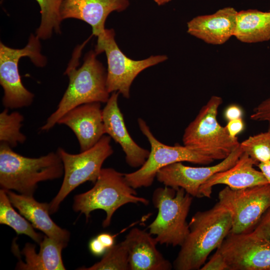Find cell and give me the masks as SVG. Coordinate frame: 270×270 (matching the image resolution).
Returning a JSON list of instances; mask_svg holds the SVG:
<instances>
[{"label":"cell","mask_w":270,"mask_h":270,"mask_svg":"<svg viewBox=\"0 0 270 270\" xmlns=\"http://www.w3.org/2000/svg\"><path fill=\"white\" fill-rule=\"evenodd\" d=\"M188 226V233L172 264L174 270H200L210 253L220 246L230 232L232 214L218 202L208 210L196 212Z\"/></svg>","instance_id":"6da1fadb"},{"label":"cell","mask_w":270,"mask_h":270,"mask_svg":"<svg viewBox=\"0 0 270 270\" xmlns=\"http://www.w3.org/2000/svg\"><path fill=\"white\" fill-rule=\"evenodd\" d=\"M88 41L75 50L64 72L69 78L68 86L56 110L40 127L42 131L52 129L62 116L76 106L94 102L106 103L108 100L110 93L106 88V72L97 60L94 50L86 54L82 66L76 68L82 50Z\"/></svg>","instance_id":"7a4b0ae2"},{"label":"cell","mask_w":270,"mask_h":270,"mask_svg":"<svg viewBox=\"0 0 270 270\" xmlns=\"http://www.w3.org/2000/svg\"><path fill=\"white\" fill-rule=\"evenodd\" d=\"M62 160L57 152L38 158H28L14 151L7 144H0L1 188L33 196L38 184L64 176Z\"/></svg>","instance_id":"3957f363"},{"label":"cell","mask_w":270,"mask_h":270,"mask_svg":"<svg viewBox=\"0 0 270 270\" xmlns=\"http://www.w3.org/2000/svg\"><path fill=\"white\" fill-rule=\"evenodd\" d=\"M130 203L146 206L149 201L137 196L135 189L126 180L124 174L107 168H102L91 189L74 196L72 208L75 212L84 214L86 220L92 211L104 210L106 217L102 225L106 228L110 225L116 210Z\"/></svg>","instance_id":"277c9868"},{"label":"cell","mask_w":270,"mask_h":270,"mask_svg":"<svg viewBox=\"0 0 270 270\" xmlns=\"http://www.w3.org/2000/svg\"><path fill=\"white\" fill-rule=\"evenodd\" d=\"M222 102V98L212 96L186 128L182 136L184 146L214 160L226 158L240 145L238 138L230 136L226 126L218 121Z\"/></svg>","instance_id":"5b68a950"},{"label":"cell","mask_w":270,"mask_h":270,"mask_svg":"<svg viewBox=\"0 0 270 270\" xmlns=\"http://www.w3.org/2000/svg\"><path fill=\"white\" fill-rule=\"evenodd\" d=\"M192 198L182 188L164 186L154 190L152 202L158 211L148 228L158 244L172 246L182 245L189 232L186 218Z\"/></svg>","instance_id":"8992f818"},{"label":"cell","mask_w":270,"mask_h":270,"mask_svg":"<svg viewBox=\"0 0 270 270\" xmlns=\"http://www.w3.org/2000/svg\"><path fill=\"white\" fill-rule=\"evenodd\" d=\"M111 138L104 135L92 148L78 154L58 148L56 152L64 166V178L58 194L49 204L50 214L58 211L61 202L78 186L86 182H96L104 162L114 152Z\"/></svg>","instance_id":"52a82bcc"},{"label":"cell","mask_w":270,"mask_h":270,"mask_svg":"<svg viewBox=\"0 0 270 270\" xmlns=\"http://www.w3.org/2000/svg\"><path fill=\"white\" fill-rule=\"evenodd\" d=\"M40 51V38L32 34L23 48H12L0 43V84L4 92L2 104L5 108H20L32 104L34 96L22 82L18 62L21 58L28 56L36 66H44L46 58Z\"/></svg>","instance_id":"ba28073f"},{"label":"cell","mask_w":270,"mask_h":270,"mask_svg":"<svg viewBox=\"0 0 270 270\" xmlns=\"http://www.w3.org/2000/svg\"><path fill=\"white\" fill-rule=\"evenodd\" d=\"M138 122L141 132L150 143V150L146 162L138 170L124 174L127 182L134 189L150 186L158 171L172 164L187 162L208 164L214 161L208 156L184 146H171L161 142L154 136L143 119L138 118Z\"/></svg>","instance_id":"9c48e42d"},{"label":"cell","mask_w":270,"mask_h":270,"mask_svg":"<svg viewBox=\"0 0 270 270\" xmlns=\"http://www.w3.org/2000/svg\"><path fill=\"white\" fill-rule=\"evenodd\" d=\"M112 29H105L98 36L95 52H104L108 60L106 88L110 93L118 92L128 98L130 88L136 76L142 70L163 62L165 55L152 56L142 60H133L126 56L120 49L114 38Z\"/></svg>","instance_id":"30bf717a"},{"label":"cell","mask_w":270,"mask_h":270,"mask_svg":"<svg viewBox=\"0 0 270 270\" xmlns=\"http://www.w3.org/2000/svg\"><path fill=\"white\" fill-rule=\"evenodd\" d=\"M218 199L231 212L230 232H249L270 207V185L266 184L239 190L227 186L220 192Z\"/></svg>","instance_id":"8fae6325"},{"label":"cell","mask_w":270,"mask_h":270,"mask_svg":"<svg viewBox=\"0 0 270 270\" xmlns=\"http://www.w3.org/2000/svg\"><path fill=\"white\" fill-rule=\"evenodd\" d=\"M216 250L228 270H270V242L250 232H230Z\"/></svg>","instance_id":"7c38bea8"},{"label":"cell","mask_w":270,"mask_h":270,"mask_svg":"<svg viewBox=\"0 0 270 270\" xmlns=\"http://www.w3.org/2000/svg\"><path fill=\"white\" fill-rule=\"evenodd\" d=\"M242 153L240 145L227 158L212 166L193 167L182 162L173 163L160 168L156 178L165 186L182 188L192 197L200 198V186L216 173L233 166Z\"/></svg>","instance_id":"4fadbf2b"},{"label":"cell","mask_w":270,"mask_h":270,"mask_svg":"<svg viewBox=\"0 0 270 270\" xmlns=\"http://www.w3.org/2000/svg\"><path fill=\"white\" fill-rule=\"evenodd\" d=\"M57 124H64L74 132L80 152L94 146L106 134L100 102H94L76 106L66 112Z\"/></svg>","instance_id":"5bb4252c"},{"label":"cell","mask_w":270,"mask_h":270,"mask_svg":"<svg viewBox=\"0 0 270 270\" xmlns=\"http://www.w3.org/2000/svg\"><path fill=\"white\" fill-rule=\"evenodd\" d=\"M118 92H112L102 109L106 134L120 145L128 166L140 168L146 162L150 151L138 146L129 134L118 104Z\"/></svg>","instance_id":"9a60e30c"},{"label":"cell","mask_w":270,"mask_h":270,"mask_svg":"<svg viewBox=\"0 0 270 270\" xmlns=\"http://www.w3.org/2000/svg\"><path fill=\"white\" fill-rule=\"evenodd\" d=\"M127 250L130 270H170L172 264L156 248L154 237L134 228L122 241Z\"/></svg>","instance_id":"2e32d148"},{"label":"cell","mask_w":270,"mask_h":270,"mask_svg":"<svg viewBox=\"0 0 270 270\" xmlns=\"http://www.w3.org/2000/svg\"><path fill=\"white\" fill-rule=\"evenodd\" d=\"M128 0H64L62 5V20H80L92 28V34L98 36L105 30L104 24L108 14L122 11L128 6Z\"/></svg>","instance_id":"e0dca14e"},{"label":"cell","mask_w":270,"mask_h":270,"mask_svg":"<svg viewBox=\"0 0 270 270\" xmlns=\"http://www.w3.org/2000/svg\"><path fill=\"white\" fill-rule=\"evenodd\" d=\"M4 190L12 206L34 228L40 230L64 248L67 246L70 232L60 227L50 218L49 204L38 202L33 196L18 194L11 190Z\"/></svg>","instance_id":"ac0fdd59"},{"label":"cell","mask_w":270,"mask_h":270,"mask_svg":"<svg viewBox=\"0 0 270 270\" xmlns=\"http://www.w3.org/2000/svg\"><path fill=\"white\" fill-rule=\"evenodd\" d=\"M258 162L243 152L236 162L230 168L216 173L200 188L201 197H210L212 188L218 184H225L234 190L242 189L268 184L264 174L254 166Z\"/></svg>","instance_id":"d6986e66"},{"label":"cell","mask_w":270,"mask_h":270,"mask_svg":"<svg viewBox=\"0 0 270 270\" xmlns=\"http://www.w3.org/2000/svg\"><path fill=\"white\" fill-rule=\"evenodd\" d=\"M237 13L234 8L226 7L196 16L188 22V32L208 44H223L234 35Z\"/></svg>","instance_id":"ffe728a7"},{"label":"cell","mask_w":270,"mask_h":270,"mask_svg":"<svg viewBox=\"0 0 270 270\" xmlns=\"http://www.w3.org/2000/svg\"><path fill=\"white\" fill-rule=\"evenodd\" d=\"M40 249L36 253L35 245L27 243L22 250L25 262L20 260L16 270H64L62 252L65 248L56 240L44 236L40 244Z\"/></svg>","instance_id":"44dd1931"},{"label":"cell","mask_w":270,"mask_h":270,"mask_svg":"<svg viewBox=\"0 0 270 270\" xmlns=\"http://www.w3.org/2000/svg\"><path fill=\"white\" fill-rule=\"evenodd\" d=\"M240 41L255 43L270 40V10H248L238 12L234 35Z\"/></svg>","instance_id":"7402d4cb"},{"label":"cell","mask_w":270,"mask_h":270,"mask_svg":"<svg viewBox=\"0 0 270 270\" xmlns=\"http://www.w3.org/2000/svg\"><path fill=\"white\" fill-rule=\"evenodd\" d=\"M6 191L0 190V224L12 228L18 234H25L37 244L42 241L44 236L36 232L34 227L20 214L14 208Z\"/></svg>","instance_id":"603a6c76"},{"label":"cell","mask_w":270,"mask_h":270,"mask_svg":"<svg viewBox=\"0 0 270 270\" xmlns=\"http://www.w3.org/2000/svg\"><path fill=\"white\" fill-rule=\"evenodd\" d=\"M40 8L41 22L36 30L40 39L50 38L54 31L60 33V24L62 20L60 9L64 0H36Z\"/></svg>","instance_id":"cb8c5ba5"},{"label":"cell","mask_w":270,"mask_h":270,"mask_svg":"<svg viewBox=\"0 0 270 270\" xmlns=\"http://www.w3.org/2000/svg\"><path fill=\"white\" fill-rule=\"evenodd\" d=\"M24 116L18 112L8 113L5 108L0 114V142L6 143L12 148L25 142L26 137L20 132Z\"/></svg>","instance_id":"d4e9b609"},{"label":"cell","mask_w":270,"mask_h":270,"mask_svg":"<svg viewBox=\"0 0 270 270\" xmlns=\"http://www.w3.org/2000/svg\"><path fill=\"white\" fill-rule=\"evenodd\" d=\"M81 270H130L128 255L123 242L114 244L107 250L99 262Z\"/></svg>","instance_id":"484cf974"},{"label":"cell","mask_w":270,"mask_h":270,"mask_svg":"<svg viewBox=\"0 0 270 270\" xmlns=\"http://www.w3.org/2000/svg\"><path fill=\"white\" fill-rule=\"evenodd\" d=\"M240 146L258 164L270 160V133L268 131L249 136L240 143Z\"/></svg>","instance_id":"4316f807"},{"label":"cell","mask_w":270,"mask_h":270,"mask_svg":"<svg viewBox=\"0 0 270 270\" xmlns=\"http://www.w3.org/2000/svg\"><path fill=\"white\" fill-rule=\"evenodd\" d=\"M249 232L254 236L270 242V207L252 230Z\"/></svg>","instance_id":"83f0119b"},{"label":"cell","mask_w":270,"mask_h":270,"mask_svg":"<svg viewBox=\"0 0 270 270\" xmlns=\"http://www.w3.org/2000/svg\"><path fill=\"white\" fill-rule=\"evenodd\" d=\"M250 118L253 120L267 122L268 132L270 133V97L255 107Z\"/></svg>","instance_id":"f1b7e54d"},{"label":"cell","mask_w":270,"mask_h":270,"mask_svg":"<svg viewBox=\"0 0 270 270\" xmlns=\"http://www.w3.org/2000/svg\"><path fill=\"white\" fill-rule=\"evenodd\" d=\"M200 270H228V266L222 254L216 250Z\"/></svg>","instance_id":"f546056e"},{"label":"cell","mask_w":270,"mask_h":270,"mask_svg":"<svg viewBox=\"0 0 270 270\" xmlns=\"http://www.w3.org/2000/svg\"><path fill=\"white\" fill-rule=\"evenodd\" d=\"M226 127L230 136L236 138L244 130L245 126L242 118H240L228 121Z\"/></svg>","instance_id":"4dcf8cb0"},{"label":"cell","mask_w":270,"mask_h":270,"mask_svg":"<svg viewBox=\"0 0 270 270\" xmlns=\"http://www.w3.org/2000/svg\"><path fill=\"white\" fill-rule=\"evenodd\" d=\"M243 110L241 106L236 104L228 106L224 110V117L228 121L242 118Z\"/></svg>","instance_id":"1f68e13d"},{"label":"cell","mask_w":270,"mask_h":270,"mask_svg":"<svg viewBox=\"0 0 270 270\" xmlns=\"http://www.w3.org/2000/svg\"><path fill=\"white\" fill-rule=\"evenodd\" d=\"M88 247L90 252L95 256L104 255L107 251L106 248L96 237L90 240Z\"/></svg>","instance_id":"d6a6232c"},{"label":"cell","mask_w":270,"mask_h":270,"mask_svg":"<svg viewBox=\"0 0 270 270\" xmlns=\"http://www.w3.org/2000/svg\"><path fill=\"white\" fill-rule=\"evenodd\" d=\"M115 236L109 233L104 232L99 234L96 237L108 250L114 244Z\"/></svg>","instance_id":"836d02e7"},{"label":"cell","mask_w":270,"mask_h":270,"mask_svg":"<svg viewBox=\"0 0 270 270\" xmlns=\"http://www.w3.org/2000/svg\"><path fill=\"white\" fill-rule=\"evenodd\" d=\"M257 166L270 185V160L265 162L258 163Z\"/></svg>","instance_id":"e575fe53"},{"label":"cell","mask_w":270,"mask_h":270,"mask_svg":"<svg viewBox=\"0 0 270 270\" xmlns=\"http://www.w3.org/2000/svg\"><path fill=\"white\" fill-rule=\"evenodd\" d=\"M170 0H154L158 5L163 4L166 2H168Z\"/></svg>","instance_id":"d590c367"}]
</instances>
